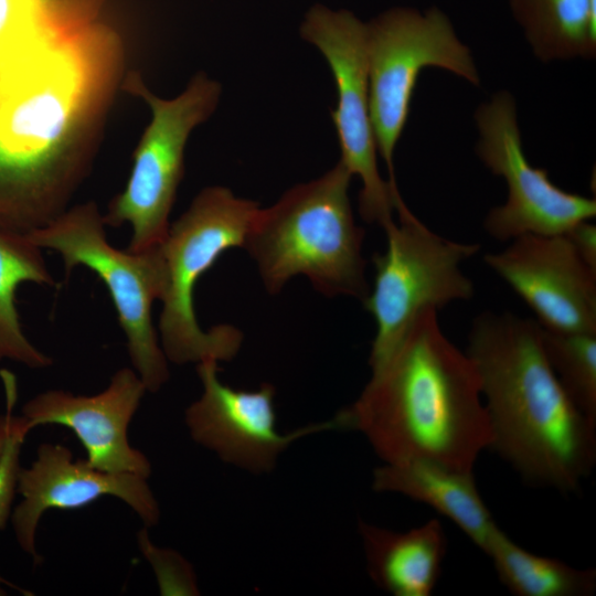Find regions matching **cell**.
Instances as JSON below:
<instances>
[{
    "label": "cell",
    "mask_w": 596,
    "mask_h": 596,
    "mask_svg": "<svg viewBox=\"0 0 596 596\" xmlns=\"http://www.w3.org/2000/svg\"><path fill=\"white\" fill-rule=\"evenodd\" d=\"M477 155L508 185V199L486 216L485 230L499 241L523 234H563L596 215V201L564 191L545 169L533 168L523 152L515 102L497 93L476 111Z\"/></svg>",
    "instance_id": "cell-11"
},
{
    "label": "cell",
    "mask_w": 596,
    "mask_h": 596,
    "mask_svg": "<svg viewBox=\"0 0 596 596\" xmlns=\"http://www.w3.org/2000/svg\"><path fill=\"white\" fill-rule=\"evenodd\" d=\"M41 249L28 234L0 227V361L9 359L31 369L46 368L52 360L25 337L15 292L28 281L56 285Z\"/></svg>",
    "instance_id": "cell-19"
},
{
    "label": "cell",
    "mask_w": 596,
    "mask_h": 596,
    "mask_svg": "<svg viewBox=\"0 0 596 596\" xmlns=\"http://www.w3.org/2000/svg\"><path fill=\"white\" fill-rule=\"evenodd\" d=\"M119 62L103 21L0 78V227L29 234L67 209L87 173L76 139L109 96Z\"/></svg>",
    "instance_id": "cell-1"
},
{
    "label": "cell",
    "mask_w": 596,
    "mask_h": 596,
    "mask_svg": "<svg viewBox=\"0 0 596 596\" xmlns=\"http://www.w3.org/2000/svg\"><path fill=\"white\" fill-rule=\"evenodd\" d=\"M300 34L322 53L336 82L338 103L331 117L341 148L340 162L362 182L359 212L364 221L385 228L403 199L377 169L370 117L366 23L348 10L315 4L305 15Z\"/></svg>",
    "instance_id": "cell-10"
},
{
    "label": "cell",
    "mask_w": 596,
    "mask_h": 596,
    "mask_svg": "<svg viewBox=\"0 0 596 596\" xmlns=\"http://www.w3.org/2000/svg\"><path fill=\"white\" fill-rule=\"evenodd\" d=\"M395 211L397 222L384 228L386 248L372 258L374 285L363 301L376 324L369 358L371 370L389 359L419 313L473 296L472 281L460 265L476 255L480 245L436 234L405 202Z\"/></svg>",
    "instance_id": "cell-8"
},
{
    "label": "cell",
    "mask_w": 596,
    "mask_h": 596,
    "mask_svg": "<svg viewBox=\"0 0 596 596\" xmlns=\"http://www.w3.org/2000/svg\"><path fill=\"white\" fill-rule=\"evenodd\" d=\"M142 551L157 573L164 595H198L199 588L191 565L177 552L152 546L143 533Z\"/></svg>",
    "instance_id": "cell-23"
},
{
    "label": "cell",
    "mask_w": 596,
    "mask_h": 596,
    "mask_svg": "<svg viewBox=\"0 0 596 596\" xmlns=\"http://www.w3.org/2000/svg\"><path fill=\"white\" fill-rule=\"evenodd\" d=\"M481 396L473 362L444 334L437 311L427 309L334 417L339 429L361 433L384 462L426 461L472 472L491 444Z\"/></svg>",
    "instance_id": "cell-2"
},
{
    "label": "cell",
    "mask_w": 596,
    "mask_h": 596,
    "mask_svg": "<svg viewBox=\"0 0 596 596\" xmlns=\"http://www.w3.org/2000/svg\"><path fill=\"white\" fill-rule=\"evenodd\" d=\"M501 583L518 596H590L596 571L575 568L552 557L535 555L517 545L500 529L486 552Z\"/></svg>",
    "instance_id": "cell-21"
},
{
    "label": "cell",
    "mask_w": 596,
    "mask_h": 596,
    "mask_svg": "<svg viewBox=\"0 0 596 596\" xmlns=\"http://www.w3.org/2000/svg\"><path fill=\"white\" fill-rule=\"evenodd\" d=\"M359 532L369 575L380 588L394 596L432 595L447 551L437 519L407 532L360 521Z\"/></svg>",
    "instance_id": "cell-17"
},
{
    "label": "cell",
    "mask_w": 596,
    "mask_h": 596,
    "mask_svg": "<svg viewBox=\"0 0 596 596\" xmlns=\"http://www.w3.org/2000/svg\"><path fill=\"white\" fill-rule=\"evenodd\" d=\"M17 492L22 501L11 513L17 541L34 564L41 562L35 533L50 509L73 510L100 497H116L129 505L146 526L158 523L160 509L147 478L134 473L102 471L85 459H73L60 444L43 443L28 468H20Z\"/></svg>",
    "instance_id": "cell-14"
},
{
    "label": "cell",
    "mask_w": 596,
    "mask_h": 596,
    "mask_svg": "<svg viewBox=\"0 0 596 596\" xmlns=\"http://www.w3.org/2000/svg\"><path fill=\"white\" fill-rule=\"evenodd\" d=\"M513 18L538 58L596 54V0H510Z\"/></svg>",
    "instance_id": "cell-20"
},
{
    "label": "cell",
    "mask_w": 596,
    "mask_h": 596,
    "mask_svg": "<svg viewBox=\"0 0 596 596\" xmlns=\"http://www.w3.org/2000/svg\"><path fill=\"white\" fill-rule=\"evenodd\" d=\"M201 396L184 414L192 439L221 460L260 475L272 471L280 454L296 440L315 433L339 429L336 417L309 424L288 434L276 428L275 387L235 390L217 377V361L198 363Z\"/></svg>",
    "instance_id": "cell-12"
},
{
    "label": "cell",
    "mask_w": 596,
    "mask_h": 596,
    "mask_svg": "<svg viewBox=\"0 0 596 596\" xmlns=\"http://www.w3.org/2000/svg\"><path fill=\"white\" fill-rule=\"evenodd\" d=\"M466 353L486 397L489 448L530 483L577 490L596 462V424L556 377L538 321L483 312L471 326Z\"/></svg>",
    "instance_id": "cell-3"
},
{
    "label": "cell",
    "mask_w": 596,
    "mask_h": 596,
    "mask_svg": "<svg viewBox=\"0 0 596 596\" xmlns=\"http://www.w3.org/2000/svg\"><path fill=\"white\" fill-rule=\"evenodd\" d=\"M0 374L4 384L6 396H7L6 413L0 416V456H1L8 438L10 437V435L12 434L17 425L20 423L21 416H15L13 414V407L17 401L15 379L10 372L6 370H2Z\"/></svg>",
    "instance_id": "cell-26"
},
{
    "label": "cell",
    "mask_w": 596,
    "mask_h": 596,
    "mask_svg": "<svg viewBox=\"0 0 596 596\" xmlns=\"http://www.w3.org/2000/svg\"><path fill=\"white\" fill-rule=\"evenodd\" d=\"M485 263L534 311L538 323L563 333L596 334V270L566 233L523 234Z\"/></svg>",
    "instance_id": "cell-13"
},
{
    "label": "cell",
    "mask_w": 596,
    "mask_h": 596,
    "mask_svg": "<svg viewBox=\"0 0 596 596\" xmlns=\"http://www.w3.org/2000/svg\"><path fill=\"white\" fill-rule=\"evenodd\" d=\"M372 488L429 505L451 520L485 553L499 529L476 487L472 472L426 461L385 462L374 469Z\"/></svg>",
    "instance_id": "cell-16"
},
{
    "label": "cell",
    "mask_w": 596,
    "mask_h": 596,
    "mask_svg": "<svg viewBox=\"0 0 596 596\" xmlns=\"http://www.w3.org/2000/svg\"><path fill=\"white\" fill-rule=\"evenodd\" d=\"M30 430L31 428L26 419L21 415L20 423L8 438L0 456V531L4 529L12 513L11 508L17 492L18 476L21 468L19 459L21 446ZM1 584L13 586L0 576Z\"/></svg>",
    "instance_id": "cell-24"
},
{
    "label": "cell",
    "mask_w": 596,
    "mask_h": 596,
    "mask_svg": "<svg viewBox=\"0 0 596 596\" xmlns=\"http://www.w3.org/2000/svg\"><path fill=\"white\" fill-rule=\"evenodd\" d=\"M542 344L566 394L596 424V334L563 333L542 328Z\"/></svg>",
    "instance_id": "cell-22"
},
{
    "label": "cell",
    "mask_w": 596,
    "mask_h": 596,
    "mask_svg": "<svg viewBox=\"0 0 596 596\" xmlns=\"http://www.w3.org/2000/svg\"><path fill=\"white\" fill-rule=\"evenodd\" d=\"M351 178L339 161L258 210L243 248L256 262L268 292L277 294L291 277L304 275L323 295L365 300L364 231L353 216Z\"/></svg>",
    "instance_id": "cell-4"
},
{
    "label": "cell",
    "mask_w": 596,
    "mask_h": 596,
    "mask_svg": "<svg viewBox=\"0 0 596 596\" xmlns=\"http://www.w3.org/2000/svg\"><path fill=\"white\" fill-rule=\"evenodd\" d=\"M124 89L139 97L150 109L151 119L132 155L127 183L103 214L105 225L128 223L132 235L127 247L141 252L164 240L178 187L184 172V149L193 129L215 110L221 86L205 74H196L177 97L153 94L137 73H130Z\"/></svg>",
    "instance_id": "cell-7"
},
{
    "label": "cell",
    "mask_w": 596,
    "mask_h": 596,
    "mask_svg": "<svg viewBox=\"0 0 596 596\" xmlns=\"http://www.w3.org/2000/svg\"><path fill=\"white\" fill-rule=\"evenodd\" d=\"M581 257L596 270V226L584 221L566 232Z\"/></svg>",
    "instance_id": "cell-25"
},
{
    "label": "cell",
    "mask_w": 596,
    "mask_h": 596,
    "mask_svg": "<svg viewBox=\"0 0 596 596\" xmlns=\"http://www.w3.org/2000/svg\"><path fill=\"white\" fill-rule=\"evenodd\" d=\"M104 0H0V78L100 21Z\"/></svg>",
    "instance_id": "cell-18"
},
{
    "label": "cell",
    "mask_w": 596,
    "mask_h": 596,
    "mask_svg": "<svg viewBox=\"0 0 596 596\" xmlns=\"http://www.w3.org/2000/svg\"><path fill=\"white\" fill-rule=\"evenodd\" d=\"M259 210L258 203L235 196L224 187L203 189L172 224L160 244L167 274L159 340L168 361H226L237 353L243 334L219 324L204 331L194 311V289L201 276L232 247H243Z\"/></svg>",
    "instance_id": "cell-5"
},
{
    "label": "cell",
    "mask_w": 596,
    "mask_h": 596,
    "mask_svg": "<svg viewBox=\"0 0 596 596\" xmlns=\"http://www.w3.org/2000/svg\"><path fill=\"white\" fill-rule=\"evenodd\" d=\"M370 117L376 150L397 188L393 155L405 128L417 78L425 67L445 68L479 85L468 46L448 17L433 7L421 12L392 8L366 23Z\"/></svg>",
    "instance_id": "cell-9"
},
{
    "label": "cell",
    "mask_w": 596,
    "mask_h": 596,
    "mask_svg": "<svg viewBox=\"0 0 596 596\" xmlns=\"http://www.w3.org/2000/svg\"><path fill=\"white\" fill-rule=\"evenodd\" d=\"M146 392L137 372L123 368L98 394L49 390L29 400L22 416L31 429L47 424L72 429L86 450V460L102 471L148 478L150 461L128 440L129 424Z\"/></svg>",
    "instance_id": "cell-15"
},
{
    "label": "cell",
    "mask_w": 596,
    "mask_h": 596,
    "mask_svg": "<svg viewBox=\"0 0 596 596\" xmlns=\"http://www.w3.org/2000/svg\"><path fill=\"white\" fill-rule=\"evenodd\" d=\"M103 214L89 201L66 209L46 226L29 233L41 248L57 252L65 274L84 266L106 286L127 340L134 370L147 391L157 392L169 379L168 360L152 321L167 274L160 244L141 252L121 251L106 236Z\"/></svg>",
    "instance_id": "cell-6"
}]
</instances>
